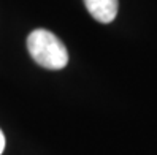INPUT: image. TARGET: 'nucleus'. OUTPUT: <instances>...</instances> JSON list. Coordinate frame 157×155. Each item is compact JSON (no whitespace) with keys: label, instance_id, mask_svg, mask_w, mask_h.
<instances>
[{"label":"nucleus","instance_id":"nucleus-1","mask_svg":"<svg viewBox=\"0 0 157 155\" xmlns=\"http://www.w3.org/2000/svg\"><path fill=\"white\" fill-rule=\"evenodd\" d=\"M27 49L32 59L48 70H62L68 63V51L49 30L36 29L27 38Z\"/></svg>","mask_w":157,"mask_h":155},{"label":"nucleus","instance_id":"nucleus-2","mask_svg":"<svg viewBox=\"0 0 157 155\" xmlns=\"http://www.w3.org/2000/svg\"><path fill=\"white\" fill-rule=\"evenodd\" d=\"M84 5L87 11L95 21L108 24L114 21L117 14L119 2L117 0H84Z\"/></svg>","mask_w":157,"mask_h":155},{"label":"nucleus","instance_id":"nucleus-3","mask_svg":"<svg viewBox=\"0 0 157 155\" xmlns=\"http://www.w3.org/2000/svg\"><path fill=\"white\" fill-rule=\"evenodd\" d=\"M3 150H5V136H3L2 130H0V155L3 153Z\"/></svg>","mask_w":157,"mask_h":155}]
</instances>
